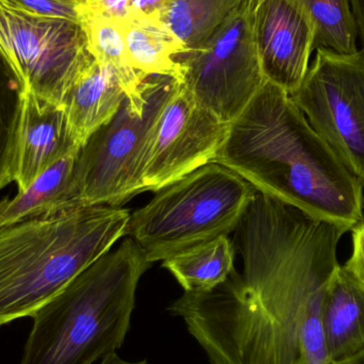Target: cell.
<instances>
[{
  "mask_svg": "<svg viewBox=\"0 0 364 364\" xmlns=\"http://www.w3.org/2000/svg\"><path fill=\"white\" fill-rule=\"evenodd\" d=\"M333 364H364V352L360 353L352 358L346 359V360L341 361V363H336Z\"/></svg>",
  "mask_w": 364,
  "mask_h": 364,
  "instance_id": "obj_28",
  "label": "cell"
},
{
  "mask_svg": "<svg viewBox=\"0 0 364 364\" xmlns=\"http://www.w3.org/2000/svg\"><path fill=\"white\" fill-rule=\"evenodd\" d=\"M235 248L228 235L199 244L162 262L184 292H207L224 282L235 269Z\"/></svg>",
  "mask_w": 364,
  "mask_h": 364,
  "instance_id": "obj_18",
  "label": "cell"
},
{
  "mask_svg": "<svg viewBox=\"0 0 364 364\" xmlns=\"http://www.w3.org/2000/svg\"><path fill=\"white\" fill-rule=\"evenodd\" d=\"M353 250L343 269L364 289V220L350 229Z\"/></svg>",
  "mask_w": 364,
  "mask_h": 364,
  "instance_id": "obj_23",
  "label": "cell"
},
{
  "mask_svg": "<svg viewBox=\"0 0 364 364\" xmlns=\"http://www.w3.org/2000/svg\"><path fill=\"white\" fill-rule=\"evenodd\" d=\"M0 58L26 92L61 105L92 55L80 23L0 0Z\"/></svg>",
  "mask_w": 364,
  "mask_h": 364,
  "instance_id": "obj_7",
  "label": "cell"
},
{
  "mask_svg": "<svg viewBox=\"0 0 364 364\" xmlns=\"http://www.w3.org/2000/svg\"><path fill=\"white\" fill-rule=\"evenodd\" d=\"M166 1L168 0H130V12L160 16Z\"/></svg>",
  "mask_w": 364,
  "mask_h": 364,
  "instance_id": "obj_25",
  "label": "cell"
},
{
  "mask_svg": "<svg viewBox=\"0 0 364 364\" xmlns=\"http://www.w3.org/2000/svg\"><path fill=\"white\" fill-rule=\"evenodd\" d=\"M179 83L203 108L235 121L267 80L254 27V0H245L199 48L178 60Z\"/></svg>",
  "mask_w": 364,
  "mask_h": 364,
  "instance_id": "obj_8",
  "label": "cell"
},
{
  "mask_svg": "<svg viewBox=\"0 0 364 364\" xmlns=\"http://www.w3.org/2000/svg\"><path fill=\"white\" fill-rule=\"evenodd\" d=\"M25 93L16 75L0 58V191L16 174Z\"/></svg>",
  "mask_w": 364,
  "mask_h": 364,
  "instance_id": "obj_20",
  "label": "cell"
},
{
  "mask_svg": "<svg viewBox=\"0 0 364 364\" xmlns=\"http://www.w3.org/2000/svg\"><path fill=\"white\" fill-rule=\"evenodd\" d=\"M291 97L340 161L364 184V50L342 55L316 49V60Z\"/></svg>",
  "mask_w": 364,
  "mask_h": 364,
  "instance_id": "obj_9",
  "label": "cell"
},
{
  "mask_svg": "<svg viewBox=\"0 0 364 364\" xmlns=\"http://www.w3.org/2000/svg\"><path fill=\"white\" fill-rule=\"evenodd\" d=\"M80 25L87 38V50L94 60L117 74L132 102L142 104L143 82L146 76L130 65L121 23L106 15L91 12L83 6Z\"/></svg>",
  "mask_w": 364,
  "mask_h": 364,
  "instance_id": "obj_17",
  "label": "cell"
},
{
  "mask_svg": "<svg viewBox=\"0 0 364 364\" xmlns=\"http://www.w3.org/2000/svg\"><path fill=\"white\" fill-rule=\"evenodd\" d=\"M31 10L80 23L85 0H14Z\"/></svg>",
  "mask_w": 364,
  "mask_h": 364,
  "instance_id": "obj_22",
  "label": "cell"
},
{
  "mask_svg": "<svg viewBox=\"0 0 364 364\" xmlns=\"http://www.w3.org/2000/svg\"><path fill=\"white\" fill-rule=\"evenodd\" d=\"M254 27L265 79L291 95L314 50L316 26L305 0H254Z\"/></svg>",
  "mask_w": 364,
  "mask_h": 364,
  "instance_id": "obj_11",
  "label": "cell"
},
{
  "mask_svg": "<svg viewBox=\"0 0 364 364\" xmlns=\"http://www.w3.org/2000/svg\"><path fill=\"white\" fill-rule=\"evenodd\" d=\"M97 364H149L146 360L136 361V363H132V361L124 360L121 357L117 355V353L114 354L109 355L106 358L102 359Z\"/></svg>",
  "mask_w": 364,
  "mask_h": 364,
  "instance_id": "obj_27",
  "label": "cell"
},
{
  "mask_svg": "<svg viewBox=\"0 0 364 364\" xmlns=\"http://www.w3.org/2000/svg\"><path fill=\"white\" fill-rule=\"evenodd\" d=\"M126 97L127 93L117 74L92 57L61 104L79 144L110 121Z\"/></svg>",
  "mask_w": 364,
  "mask_h": 364,
  "instance_id": "obj_13",
  "label": "cell"
},
{
  "mask_svg": "<svg viewBox=\"0 0 364 364\" xmlns=\"http://www.w3.org/2000/svg\"><path fill=\"white\" fill-rule=\"evenodd\" d=\"M350 4L358 26L359 36L363 42L364 50V0H350Z\"/></svg>",
  "mask_w": 364,
  "mask_h": 364,
  "instance_id": "obj_26",
  "label": "cell"
},
{
  "mask_svg": "<svg viewBox=\"0 0 364 364\" xmlns=\"http://www.w3.org/2000/svg\"><path fill=\"white\" fill-rule=\"evenodd\" d=\"M346 231L257 192L233 231L243 262L168 307L210 364H333L322 306Z\"/></svg>",
  "mask_w": 364,
  "mask_h": 364,
  "instance_id": "obj_1",
  "label": "cell"
},
{
  "mask_svg": "<svg viewBox=\"0 0 364 364\" xmlns=\"http://www.w3.org/2000/svg\"><path fill=\"white\" fill-rule=\"evenodd\" d=\"M213 162L257 192L346 232L364 220L363 182L310 125L290 94L269 81L229 124Z\"/></svg>",
  "mask_w": 364,
  "mask_h": 364,
  "instance_id": "obj_2",
  "label": "cell"
},
{
  "mask_svg": "<svg viewBox=\"0 0 364 364\" xmlns=\"http://www.w3.org/2000/svg\"><path fill=\"white\" fill-rule=\"evenodd\" d=\"M77 155L60 160L29 188L0 201V228L85 205L75 173Z\"/></svg>",
  "mask_w": 364,
  "mask_h": 364,
  "instance_id": "obj_15",
  "label": "cell"
},
{
  "mask_svg": "<svg viewBox=\"0 0 364 364\" xmlns=\"http://www.w3.org/2000/svg\"><path fill=\"white\" fill-rule=\"evenodd\" d=\"M322 322L331 363L364 352V289L340 265L325 293Z\"/></svg>",
  "mask_w": 364,
  "mask_h": 364,
  "instance_id": "obj_14",
  "label": "cell"
},
{
  "mask_svg": "<svg viewBox=\"0 0 364 364\" xmlns=\"http://www.w3.org/2000/svg\"><path fill=\"white\" fill-rule=\"evenodd\" d=\"M228 128V123L199 106L178 81L151 143L143 174L144 192H156L213 162Z\"/></svg>",
  "mask_w": 364,
  "mask_h": 364,
  "instance_id": "obj_10",
  "label": "cell"
},
{
  "mask_svg": "<svg viewBox=\"0 0 364 364\" xmlns=\"http://www.w3.org/2000/svg\"><path fill=\"white\" fill-rule=\"evenodd\" d=\"M85 8L122 21L129 15L130 0H85Z\"/></svg>",
  "mask_w": 364,
  "mask_h": 364,
  "instance_id": "obj_24",
  "label": "cell"
},
{
  "mask_svg": "<svg viewBox=\"0 0 364 364\" xmlns=\"http://www.w3.org/2000/svg\"><path fill=\"white\" fill-rule=\"evenodd\" d=\"M245 0H168L161 21L186 53L203 46Z\"/></svg>",
  "mask_w": 364,
  "mask_h": 364,
  "instance_id": "obj_19",
  "label": "cell"
},
{
  "mask_svg": "<svg viewBox=\"0 0 364 364\" xmlns=\"http://www.w3.org/2000/svg\"><path fill=\"white\" fill-rule=\"evenodd\" d=\"M177 85L172 77H146L142 104L126 97L112 119L81 145L75 173L83 205L121 207L144 192L143 174L151 143Z\"/></svg>",
  "mask_w": 364,
  "mask_h": 364,
  "instance_id": "obj_6",
  "label": "cell"
},
{
  "mask_svg": "<svg viewBox=\"0 0 364 364\" xmlns=\"http://www.w3.org/2000/svg\"><path fill=\"white\" fill-rule=\"evenodd\" d=\"M149 262L126 237L34 312L19 364H94L123 346Z\"/></svg>",
  "mask_w": 364,
  "mask_h": 364,
  "instance_id": "obj_3",
  "label": "cell"
},
{
  "mask_svg": "<svg viewBox=\"0 0 364 364\" xmlns=\"http://www.w3.org/2000/svg\"><path fill=\"white\" fill-rule=\"evenodd\" d=\"M80 147L63 107L26 92L14 179L18 192L29 188L60 160L78 153Z\"/></svg>",
  "mask_w": 364,
  "mask_h": 364,
  "instance_id": "obj_12",
  "label": "cell"
},
{
  "mask_svg": "<svg viewBox=\"0 0 364 364\" xmlns=\"http://www.w3.org/2000/svg\"><path fill=\"white\" fill-rule=\"evenodd\" d=\"M129 210L82 205L0 228V327L33 316L125 237Z\"/></svg>",
  "mask_w": 364,
  "mask_h": 364,
  "instance_id": "obj_4",
  "label": "cell"
},
{
  "mask_svg": "<svg viewBox=\"0 0 364 364\" xmlns=\"http://www.w3.org/2000/svg\"><path fill=\"white\" fill-rule=\"evenodd\" d=\"M316 26L314 49L327 48L342 55L358 51V26L350 0H305Z\"/></svg>",
  "mask_w": 364,
  "mask_h": 364,
  "instance_id": "obj_21",
  "label": "cell"
},
{
  "mask_svg": "<svg viewBox=\"0 0 364 364\" xmlns=\"http://www.w3.org/2000/svg\"><path fill=\"white\" fill-rule=\"evenodd\" d=\"M121 23L130 65L144 76H168L179 81L178 60L183 45L159 15L130 12Z\"/></svg>",
  "mask_w": 364,
  "mask_h": 364,
  "instance_id": "obj_16",
  "label": "cell"
},
{
  "mask_svg": "<svg viewBox=\"0 0 364 364\" xmlns=\"http://www.w3.org/2000/svg\"><path fill=\"white\" fill-rule=\"evenodd\" d=\"M256 193L233 171L210 162L156 191L146 205L130 213L125 237L149 262H164L232 233Z\"/></svg>",
  "mask_w": 364,
  "mask_h": 364,
  "instance_id": "obj_5",
  "label": "cell"
}]
</instances>
